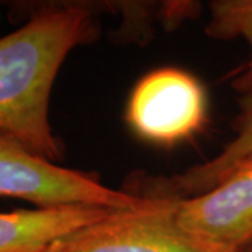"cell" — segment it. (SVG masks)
<instances>
[{
	"label": "cell",
	"instance_id": "obj_1",
	"mask_svg": "<svg viewBox=\"0 0 252 252\" xmlns=\"http://www.w3.org/2000/svg\"><path fill=\"white\" fill-rule=\"evenodd\" d=\"M95 36L87 6H38L21 28L0 38V133L52 162L63 158L49 124V98L66 56Z\"/></svg>",
	"mask_w": 252,
	"mask_h": 252
},
{
	"label": "cell",
	"instance_id": "obj_3",
	"mask_svg": "<svg viewBox=\"0 0 252 252\" xmlns=\"http://www.w3.org/2000/svg\"><path fill=\"white\" fill-rule=\"evenodd\" d=\"M174 200L156 196L143 209L111 210L42 252H230L185 231L175 217Z\"/></svg>",
	"mask_w": 252,
	"mask_h": 252
},
{
	"label": "cell",
	"instance_id": "obj_2",
	"mask_svg": "<svg viewBox=\"0 0 252 252\" xmlns=\"http://www.w3.org/2000/svg\"><path fill=\"white\" fill-rule=\"evenodd\" d=\"M0 196L34 203L38 209L89 206L111 210L143 209L156 196L111 189L89 174L64 168L0 133Z\"/></svg>",
	"mask_w": 252,
	"mask_h": 252
},
{
	"label": "cell",
	"instance_id": "obj_4",
	"mask_svg": "<svg viewBox=\"0 0 252 252\" xmlns=\"http://www.w3.org/2000/svg\"><path fill=\"white\" fill-rule=\"evenodd\" d=\"M206 112L202 84L189 73L165 67L146 74L136 84L126 119L144 140L171 146L200 130Z\"/></svg>",
	"mask_w": 252,
	"mask_h": 252
},
{
	"label": "cell",
	"instance_id": "obj_6",
	"mask_svg": "<svg viewBox=\"0 0 252 252\" xmlns=\"http://www.w3.org/2000/svg\"><path fill=\"white\" fill-rule=\"evenodd\" d=\"M109 212L102 207L69 206L0 213V252H42Z\"/></svg>",
	"mask_w": 252,
	"mask_h": 252
},
{
	"label": "cell",
	"instance_id": "obj_8",
	"mask_svg": "<svg viewBox=\"0 0 252 252\" xmlns=\"http://www.w3.org/2000/svg\"><path fill=\"white\" fill-rule=\"evenodd\" d=\"M210 18L205 32L215 39L241 36L251 46V56L233 87L243 95L252 93V0H215L209 3Z\"/></svg>",
	"mask_w": 252,
	"mask_h": 252
},
{
	"label": "cell",
	"instance_id": "obj_5",
	"mask_svg": "<svg viewBox=\"0 0 252 252\" xmlns=\"http://www.w3.org/2000/svg\"><path fill=\"white\" fill-rule=\"evenodd\" d=\"M175 217L189 234L230 252L252 241V157L215 188L189 198H175Z\"/></svg>",
	"mask_w": 252,
	"mask_h": 252
},
{
	"label": "cell",
	"instance_id": "obj_9",
	"mask_svg": "<svg viewBox=\"0 0 252 252\" xmlns=\"http://www.w3.org/2000/svg\"><path fill=\"white\" fill-rule=\"evenodd\" d=\"M240 252H252V241L250 244H248L247 247H244L243 250H241V251H240Z\"/></svg>",
	"mask_w": 252,
	"mask_h": 252
},
{
	"label": "cell",
	"instance_id": "obj_7",
	"mask_svg": "<svg viewBox=\"0 0 252 252\" xmlns=\"http://www.w3.org/2000/svg\"><path fill=\"white\" fill-rule=\"evenodd\" d=\"M234 139L210 161L192 167L190 170L174 177L172 188L185 196H196L215 188L231 171L252 157V93L240 99V112L235 117Z\"/></svg>",
	"mask_w": 252,
	"mask_h": 252
}]
</instances>
